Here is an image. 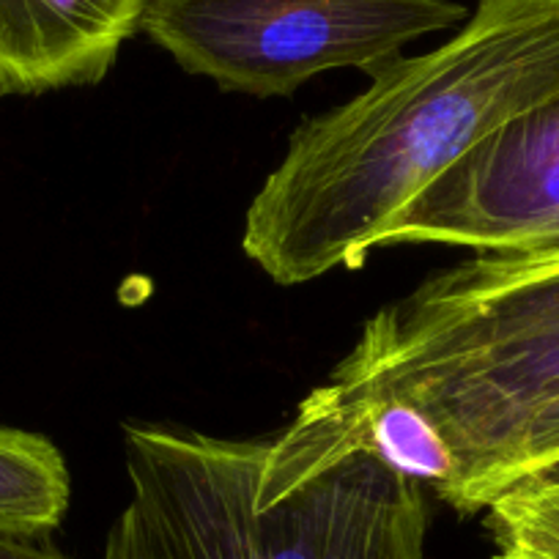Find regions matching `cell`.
Here are the masks:
<instances>
[{
    "mask_svg": "<svg viewBox=\"0 0 559 559\" xmlns=\"http://www.w3.org/2000/svg\"><path fill=\"white\" fill-rule=\"evenodd\" d=\"M559 250V96L510 118L419 192L381 247Z\"/></svg>",
    "mask_w": 559,
    "mask_h": 559,
    "instance_id": "5b68a950",
    "label": "cell"
},
{
    "mask_svg": "<svg viewBox=\"0 0 559 559\" xmlns=\"http://www.w3.org/2000/svg\"><path fill=\"white\" fill-rule=\"evenodd\" d=\"M299 123L252 198L247 258L280 286L359 269L397 214L483 138L559 96V0H477L437 50Z\"/></svg>",
    "mask_w": 559,
    "mask_h": 559,
    "instance_id": "6da1fadb",
    "label": "cell"
},
{
    "mask_svg": "<svg viewBox=\"0 0 559 559\" xmlns=\"http://www.w3.org/2000/svg\"><path fill=\"white\" fill-rule=\"evenodd\" d=\"M491 559H559V483L530 477L486 510Z\"/></svg>",
    "mask_w": 559,
    "mask_h": 559,
    "instance_id": "ba28073f",
    "label": "cell"
},
{
    "mask_svg": "<svg viewBox=\"0 0 559 559\" xmlns=\"http://www.w3.org/2000/svg\"><path fill=\"white\" fill-rule=\"evenodd\" d=\"M0 559H72L58 551L47 537L0 535Z\"/></svg>",
    "mask_w": 559,
    "mask_h": 559,
    "instance_id": "30bf717a",
    "label": "cell"
},
{
    "mask_svg": "<svg viewBox=\"0 0 559 559\" xmlns=\"http://www.w3.org/2000/svg\"><path fill=\"white\" fill-rule=\"evenodd\" d=\"M61 450L41 433L0 426V535L47 537L69 510Z\"/></svg>",
    "mask_w": 559,
    "mask_h": 559,
    "instance_id": "52a82bcc",
    "label": "cell"
},
{
    "mask_svg": "<svg viewBox=\"0 0 559 559\" xmlns=\"http://www.w3.org/2000/svg\"><path fill=\"white\" fill-rule=\"evenodd\" d=\"M152 0H0V99L96 85Z\"/></svg>",
    "mask_w": 559,
    "mask_h": 559,
    "instance_id": "8992f818",
    "label": "cell"
},
{
    "mask_svg": "<svg viewBox=\"0 0 559 559\" xmlns=\"http://www.w3.org/2000/svg\"><path fill=\"white\" fill-rule=\"evenodd\" d=\"M466 17L455 0H152L140 31L185 72L272 99L332 69L373 74Z\"/></svg>",
    "mask_w": 559,
    "mask_h": 559,
    "instance_id": "277c9868",
    "label": "cell"
},
{
    "mask_svg": "<svg viewBox=\"0 0 559 559\" xmlns=\"http://www.w3.org/2000/svg\"><path fill=\"white\" fill-rule=\"evenodd\" d=\"M540 475H548V477H554V480H559V464H557V466H551V469L540 472Z\"/></svg>",
    "mask_w": 559,
    "mask_h": 559,
    "instance_id": "8fae6325",
    "label": "cell"
},
{
    "mask_svg": "<svg viewBox=\"0 0 559 559\" xmlns=\"http://www.w3.org/2000/svg\"><path fill=\"white\" fill-rule=\"evenodd\" d=\"M105 559H159L143 526L138 524V519L127 508L121 510L116 524L107 532Z\"/></svg>",
    "mask_w": 559,
    "mask_h": 559,
    "instance_id": "9c48e42d",
    "label": "cell"
},
{
    "mask_svg": "<svg viewBox=\"0 0 559 559\" xmlns=\"http://www.w3.org/2000/svg\"><path fill=\"white\" fill-rule=\"evenodd\" d=\"M269 439L127 426V510L159 559H426V488L354 453L258 508Z\"/></svg>",
    "mask_w": 559,
    "mask_h": 559,
    "instance_id": "3957f363",
    "label": "cell"
},
{
    "mask_svg": "<svg viewBox=\"0 0 559 559\" xmlns=\"http://www.w3.org/2000/svg\"><path fill=\"white\" fill-rule=\"evenodd\" d=\"M326 384L426 414L455 464L442 502L486 513L559 464V250L428 274L365 321Z\"/></svg>",
    "mask_w": 559,
    "mask_h": 559,
    "instance_id": "7a4b0ae2",
    "label": "cell"
}]
</instances>
